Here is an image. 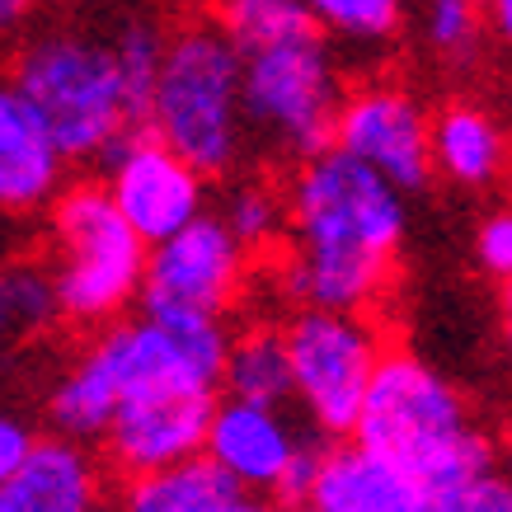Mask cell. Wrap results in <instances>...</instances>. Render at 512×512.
I'll return each instance as SVG.
<instances>
[{
  "instance_id": "obj_1",
  "label": "cell",
  "mask_w": 512,
  "mask_h": 512,
  "mask_svg": "<svg viewBox=\"0 0 512 512\" xmlns=\"http://www.w3.org/2000/svg\"><path fill=\"white\" fill-rule=\"evenodd\" d=\"M287 264L282 292L296 306L367 311L390 292L409 231L404 193L339 146L296 160L287 184Z\"/></svg>"
},
{
  "instance_id": "obj_2",
  "label": "cell",
  "mask_w": 512,
  "mask_h": 512,
  "mask_svg": "<svg viewBox=\"0 0 512 512\" xmlns=\"http://www.w3.org/2000/svg\"><path fill=\"white\" fill-rule=\"evenodd\" d=\"M348 437L414 470L428 494L498 466L494 437L475 423L466 395L409 348L381 353Z\"/></svg>"
},
{
  "instance_id": "obj_3",
  "label": "cell",
  "mask_w": 512,
  "mask_h": 512,
  "mask_svg": "<svg viewBox=\"0 0 512 512\" xmlns=\"http://www.w3.org/2000/svg\"><path fill=\"white\" fill-rule=\"evenodd\" d=\"M10 80L33 104V113L43 118L57 151L71 165L104 160L113 141L137 127L109 33L80 29V24L33 29L29 38H19Z\"/></svg>"
},
{
  "instance_id": "obj_4",
  "label": "cell",
  "mask_w": 512,
  "mask_h": 512,
  "mask_svg": "<svg viewBox=\"0 0 512 512\" xmlns=\"http://www.w3.org/2000/svg\"><path fill=\"white\" fill-rule=\"evenodd\" d=\"M141 127L207 179H226L245 156L240 52L217 24H188L165 38L160 76Z\"/></svg>"
},
{
  "instance_id": "obj_5",
  "label": "cell",
  "mask_w": 512,
  "mask_h": 512,
  "mask_svg": "<svg viewBox=\"0 0 512 512\" xmlns=\"http://www.w3.org/2000/svg\"><path fill=\"white\" fill-rule=\"evenodd\" d=\"M146 254L151 245L118 217L104 184H66L47 207L43 264L66 325L104 329L123 320L146 287Z\"/></svg>"
},
{
  "instance_id": "obj_6",
  "label": "cell",
  "mask_w": 512,
  "mask_h": 512,
  "mask_svg": "<svg viewBox=\"0 0 512 512\" xmlns=\"http://www.w3.org/2000/svg\"><path fill=\"white\" fill-rule=\"evenodd\" d=\"M343 71L325 33L240 57V104L245 127L278 156L306 160L334 146V118L343 104Z\"/></svg>"
},
{
  "instance_id": "obj_7",
  "label": "cell",
  "mask_w": 512,
  "mask_h": 512,
  "mask_svg": "<svg viewBox=\"0 0 512 512\" xmlns=\"http://www.w3.org/2000/svg\"><path fill=\"white\" fill-rule=\"evenodd\" d=\"M282 343L292 367V404H301L315 437H348L367 381L386 353L376 325L362 311L296 306L282 325Z\"/></svg>"
},
{
  "instance_id": "obj_8",
  "label": "cell",
  "mask_w": 512,
  "mask_h": 512,
  "mask_svg": "<svg viewBox=\"0 0 512 512\" xmlns=\"http://www.w3.org/2000/svg\"><path fill=\"white\" fill-rule=\"evenodd\" d=\"M104 193L118 207V217L146 240L160 245L165 235L184 231L188 221L207 212V174H198L184 156H174L146 127H132L104 151Z\"/></svg>"
},
{
  "instance_id": "obj_9",
  "label": "cell",
  "mask_w": 512,
  "mask_h": 512,
  "mask_svg": "<svg viewBox=\"0 0 512 512\" xmlns=\"http://www.w3.org/2000/svg\"><path fill=\"white\" fill-rule=\"evenodd\" d=\"M249 254L221 226L217 212H202L184 231L165 235L146 254V287L137 306H174V311L221 315L245 296Z\"/></svg>"
},
{
  "instance_id": "obj_10",
  "label": "cell",
  "mask_w": 512,
  "mask_h": 512,
  "mask_svg": "<svg viewBox=\"0 0 512 512\" xmlns=\"http://www.w3.org/2000/svg\"><path fill=\"white\" fill-rule=\"evenodd\" d=\"M428 118L433 113L400 85H362L343 94L339 118H334V146L409 198L433 179Z\"/></svg>"
},
{
  "instance_id": "obj_11",
  "label": "cell",
  "mask_w": 512,
  "mask_h": 512,
  "mask_svg": "<svg viewBox=\"0 0 512 512\" xmlns=\"http://www.w3.org/2000/svg\"><path fill=\"white\" fill-rule=\"evenodd\" d=\"M217 395L202 390H132L118 400L99 447L118 475H151L202 456V437Z\"/></svg>"
},
{
  "instance_id": "obj_12",
  "label": "cell",
  "mask_w": 512,
  "mask_h": 512,
  "mask_svg": "<svg viewBox=\"0 0 512 512\" xmlns=\"http://www.w3.org/2000/svg\"><path fill=\"white\" fill-rule=\"evenodd\" d=\"M311 447V437L301 433L292 419V404H249L217 395L202 456L240 489V494H278L287 470L301 451Z\"/></svg>"
},
{
  "instance_id": "obj_13",
  "label": "cell",
  "mask_w": 512,
  "mask_h": 512,
  "mask_svg": "<svg viewBox=\"0 0 512 512\" xmlns=\"http://www.w3.org/2000/svg\"><path fill=\"white\" fill-rule=\"evenodd\" d=\"M71 160L57 151L52 132L33 104L0 76V217H38L66 188Z\"/></svg>"
},
{
  "instance_id": "obj_14",
  "label": "cell",
  "mask_w": 512,
  "mask_h": 512,
  "mask_svg": "<svg viewBox=\"0 0 512 512\" xmlns=\"http://www.w3.org/2000/svg\"><path fill=\"white\" fill-rule=\"evenodd\" d=\"M428 489L414 470L390 456H376L362 442L320 447V466L296 512H423Z\"/></svg>"
},
{
  "instance_id": "obj_15",
  "label": "cell",
  "mask_w": 512,
  "mask_h": 512,
  "mask_svg": "<svg viewBox=\"0 0 512 512\" xmlns=\"http://www.w3.org/2000/svg\"><path fill=\"white\" fill-rule=\"evenodd\" d=\"M0 512H104V466L71 437H38L15 475L0 480Z\"/></svg>"
},
{
  "instance_id": "obj_16",
  "label": "cell",
  "mask_w": 512,
  "mask_h": 512,
  "mask_svg": "<svg viewBox=\"0 0 512 512\" xmlns=\"http://www.w3.org/2000/svg\"><path fill=\"white\" fill-rule=\"evenodd\" d=\"M428 156L433 174L456 188H494L512 160V141L489 109L480 104H442L428 118Z\"/></svg>"
},
{
  "instance_id": "obj_17",
  "label": "cell",
  "mask_w": 512,
  "mask_h": 512,
  "mask_svg": "<svg viewBox=\"0 0 512 512\" xmlns=\"http://www.w3.org/2000/svg\"><path fill=\"white\" fill-rule=\"evenodd\" d=\"M221 395L249 404H292V367L282 325H249L231 334L221 362Z\"/></svg>"
},
{
  "instance_id": "obj_18",
  "label": "cell",
  "mask_w": 512,
  "mask_h": 512,
  "mask_svg": "<svg viewBox=\"0 0 512 512\" xmlns=\"http://www.w3.org/2000/svg\"><path fill=\"white\" fill-rule=\"evenodd\" d=\"M240 494L207 456L179 461V466L132 475L123 489V512H226Z\"/></svg>"
},
{
  "instance_id": "obj_19",
  "label": "cell",
  "mask_w": 512,
  "mask_h": 512,
  "mask_svg": "<svg viewBox=\"0 0 512 512\" xmlns=\"http://www.w3.org/2000/svg\"><path fill=\"white\" fill-rule=\"evenodd\" d=\"M62 320L43 259H0V357H15Z\"/></svg>"
},
{
  "instance_id": "obj_20",
  "label": "cell",
  "mask_w": 512,
  "mask_h": 512,
  "mask_svg": "<svg viewBox=\"0 0 512 512\" xmlns=\"http://www.w3.org/2000/svg\"><path fill=\"white\" fill-rule=\"evenodd\" d=\"M212 24L231 38L240 57L264 52L273 43L306 38V33H320L301 0H217V19Z\"/></svg>"
},
{
  "instance_id": "obj_21",
  "label": "cell",
  "mask_w": 512,
  "mask_h": 512,
  "mask_svg": "<svg viewBox=\"0 0 512 512\" xmlns=\"http://www.w3.org/2000/svg\"><path fill=\"white\" fill-rule=\"evenodd\" d=\"M165 38L170 33L160 29L156 19L146 15H127L109 29V47L113 62H118V76H123V94L127 109H132V123L141 127L146 118V104H151V85L160 76V57H165Z\"/></svg>"
},
{
  "instance_id": "obj_22",
  "label": "cell",
  "mask_w": 512,
  "mask_h": 512,
  "mask_svg": "<svg viewBox=\"0 0 512 512\" xmlns=\"http://www.w3.org/2000/svg\"><path fill=\"white\" fill-rule=\"evenodd\" d=\"M217 217L245 254H264L287 235V198L264 179H245L226 193V207Z\"/></svg>"
},
{
  "instance_id": "obj_23",
  "label": "cell",
  "mask_w": 512,
  "mask_h": 512,
  "mask_svg": "<svg viewBox=\"0 0 512 512\" xmlns=\"http://www.w3.org/2000/svg\"><path fill=\"white\" fill-rule=\"evenodd\" d=\"M311 10L315 29L348 38L357 47H376L400 33L404 0H301Z\"/></svg>"
},
{
  "instance_id": "obj_24",
  "label": "cell",
  "mask_w": 512,
  "mask_h": 512,
  "mask_svg": "<svg viewBox=\"0 0 512 512\" xmlns=\"http://www.w3.org/2000/svg\"><path fill=\"white\" fill-rule=\"evenodd\" d=\"M423 512H512V475L494 466L456 484H442L428 494Z\"/></svg>"
},
{
  "instance_id": "obj_25",
  "label": "cell",
  "mask_w": 512,
  "mask_h": 512,
  "mask_svg": "<svg viewBox=\"0 0 512 512\" xmlns=\"http://www.w3.org/2000/svg\"><path fill=\"white\" fill-rule=\"evenodd\" d=\"M423 33L442 57H466L480 43V5L475 0H428Z\"/></svg>"
},
{
  "instance_id": "obj_26",
  "label": "cell",
  "mask_w": 512,
  "mask_h": 512,
  "mask_svg": "<svg viewBox=\"0 0 512 512\" xmlns=\"http://www.w3.org/2000/svg\"><path fill=\"white\" fill-rule=\"evenodd\" d=\"M475 264L489 278H512V207H498L475 226Z\"/></svg>"
},
{
  "instance_id": "obj_27",
  "label": "cell",
  "mask_w": 512,
  "mask_h": 512,
  "mask_svg": "<svg viewBox=\"0 0 512 512\" xmlns=\"http://www.w3.org/2000/svg\"><path fill=\"white\" fill-rule=\"evenodd\" d=\"M33 442H38V428H33L24 414L0 409V480H5V475H15L19 461L33 451Z\"/></svg>"
},
{
  "instance_id": "obj_28",
  "label": "cell",
  "mask_w": 512,
  "mask_h": 512,
  "mask_svg": "<svg viewBox=\"0 0 512 512\" xmlns=\"http://www.w3.org/2000/svg\"><path fill=\"white\" fill-rule=\"evenodd\" d=\"M38 15H43V0H0V43L29 38Z\"/></svg>"
},
{
  "instance_id": "obj_29",
  "label": "cell",
  "mask_w": 512,
  "mask_h": 512,
  "mask_svg": "<svg viewBox=\"0 0 512 512\" xmlns=\"http://www.w3.org/2000/svg\"><path fill=\"white\" fill-rule=\"evenodd\" d=\"M226 512H282V503L268 494H235L231 503H226Z\"/></svg>"
},
{
  "instance_id": "obj_30",
  "label": "cell",
  "mask_w": 512,
  "mask_h": 512,
  "mask_svg": "<svg viewBox=\"0 0 512 512\" xmlns=\"http://www.w3.org/2000/svg\"><path fill=\"white\" fill-rule=\"evenodd\" d=\"M484 5H489V24L498 29V38L512 43V0H484Z\"/></svg>"
},
{
  "instance_id": "obj_31",
  "label": "cell",
  "mask_w": 512,
  "mask_h": 512,
  "mask_svg": "<svg viewBox=\"0 0 512 512\" xmlns=\"http://www.w3.org/2000/svg\"><path fill=\"white\" fill-rule=\"evenodd\" d=\"M503 329H512V278H503Z\"/></svg>"
},
{
  "instance_id": "obj_32",
  "label": "cell",
  "mask_w": 512,
  "mask_h": 512,
  "mask_svg": "<svg viewBox=\"0 0 512 512\" xmlns=\"http://www.w3.org/2000/svg\"><path fill=\"white\" fill-rule=\"evenodd\" d=\"M475 5H484V0H475Z\"/></svg>"
}]
</instances>
